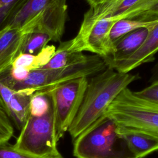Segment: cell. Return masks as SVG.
Here are the masks:
<instances>
[{"label": "cell", "instance_id": "cell-1", "mask_svg": "<svg viewBox=\"0 0 158 158\" xmlns=\"http://www.w3.org/2000/svg\"><path fill=\"white\" fill-rule=\"evenodd\" d=\"M138 78V74L120 73L108 67L92 77L88 81L80 107L68 130L72 140L102 116L118 94Z\"/></svg>", "mask_w": 158, "mask_h": 158}, {"label": "cell", "instance_id": "cell-2", "mask_svg": "<svg viewBox=\"0 0 158 158\" xmlns=\"http://www.w3.org/2000/svg\"><path fill=\"white\" fill-rule=\"evenodd\" d=\"M118 125L103 114L73 140L76 158H136L118 135Z\"/></svg>", "mask_w": 158, "mask_h": 158}, {"label": "cell", "instance_id": "cell-3", "mask_svg": "<svg viewBox=\"0 0 158 158\" xmlns=\"http://www.w3.org/2000/svg\"><path fill=\"white\" fill-rule=\"evenodd\" d=\"M118 125L139 130L158 138V104L123 89L105 110Z\"/></svg>", "mask_w": 158, "mask_h": 158}, {"label": "cell", "instance_id": "cell-4", "mask_svg": "<svg viewBox=\"0 0 158 158\" xmlns=\"http://www.w3.org/2000/svg\"><path fill=\"white\" fill-rule=\"evenodd\" d=\"M106 67L103 59L94 54L88 56L81 62L63 68L31 70L25 80L6 86L15 91H26L33 94L36 91H48L67 81L100 73Z\"/></svg>", "mask_w": 158, "mask_h": 158}, {"label": "cell", "instance_id": "cell-5", "mask_svg": "<svg viewBox=\"0 0 158 158\" xmlns=\"http://www.w3.org/2000/svg\"><path fill=\"white\" fill-rule=\"evenodd\" d=\"M40 13L41 20L35 31L48 34L52 41H60L67 18V0H25L4 25L20 27Z\"/></svg>", "mask_w": 158, "mask_h": 158}, {"label": "cell", "instance_id": "cell-6", "mask_svg": "<svg viewBox=\"0 0 158 158\" xmlns=\"http://www.w3.org/2000/svg\"><path fill=\"white\" fill-rule=\"evenodd\" d=\"M20 131L13 144L17 150L38 157H46L59 153L57 147L58 141L56 135L52 101L43 114H29Z\"/></svg>", "mask_w": 158, "mask_h": 158}, {"label": "cell", "instance_id": "cell-7", "mask_svg": "<svg viewBox=\"0 0 158 158\" xmlns=\"http://www.w3.org/2000/svg\"><path fill=\"white\" fill-rule=\"evenodd\" d=\"M88 77H80L60 84L48 91L54 112L57 140L68 131L82 102L88 83Z\"/></svg>", "mask_w": 158, "mask_h": 158}, {"label": "cell", "instance_id": "cell-8", "mask_svg": "<svg viewBox=\"0 0 158 158\" xmlns=\"http://www.w3.org/2000/svg\"><path fill=\"white\" fill-rule=\"evenodd\" d=\"M115 22L109 18L83 17L78 33L70 40V49L75 52L89 51L102 59L110 57L114 53V43L110 31Z\"/></svg>", "mask_w": 158, "mask_h": 158}, {"label": "cell", "instance_id": "cell-9", "mask_svg": "<svg viewBox=\"0 0 158 158\" xmlns=\"http://www.w3.org/2000/svg\"><path fill=\"white\" fill-rule=\"evenodd\" d=\"M41 17L40 13L20 27L3 25L0 29V75L8 70L23 52L27 37L35 31Z\"/></svg>", "mask_w": 158, "mask_h": 158}, {"label": "cell", "instance_id": "cell-10", "mask_svg": "<svg viewBox=\"0 0 158 158\" xmlns=\"http://www.w3.org/2000/svg\"><path fill=\"white\" fill-rule=\"evenodd\" d=\"M158 51V22L149 30L140 47L131 55L119 60H103L106 67L120 73H129L139 65L152 62L154 55Z\"/></svg>", "mask_w": 158, "mask_h": 158}, {"label": "cell", "instance_id": "cell-11", "mask_svg": "<svg viewBox=\"0 0 158 158\" xmlns=\"http://www.w3.org/2000/svg\"><path fill=\"white\" fill-rule=\"evenodd\" d=\"M118 135L136 158H144L158 150V138L143 131L118 125Z\"/></svg>", "mask_w": 158, "mask_h": 158}, {"label": "cell", "instance_id": "cell-12", "mask_svg": "<svg viewBox=\"0 0 158 158\" xmlns=\"http://www.w3.org/2000/svg\"><path fill=\"white\" fill-rule=\"evenodd\" d=\"M152 26L138 28L123 36L114 43L112 56L103 60H119L131 55L143 44Z\"/></svg>", "mask_w": 158, "mask_h": 158}, {"label": "cell", "instance_id": "cell-13", "mask_svg": "<svg viewBox=\"0 0 158 158\" xmlns=\"http://www.w3.org/2000/svg\"><path fill=\"white\" fill-rule=\"evenodd\" d=\"M32 95V93L26 91L15 90L11 98L7 115L19 130L24 125L30 114Z\"/></svg>", "mask_w": 158, "mask_h": 158}, {"label": "cell", "instance_id": "cell-14", "mask_svg": "<svg viewBox=\"0 0 158 158\" xmlns=\"http://www.w3.org/2000/svg\"><path fill=\"white\" fill-rule=\"evenodd\" d=\"M70 40L60 42L59 47L48 63L41 69H60L85 60L88 56L83 52H75L70 49Z\"/></svg>", "mask_w": 158, "mask_h": 158}, {"label": "cell", "instance_id": "cell-15", "mask_svg": "<svg viewBox=\"0 0 158 158\" xmlns=\"http://www.w3.org/2000/svg\"><path fill=\"white\" fill-rule=\"evenodd\" d=\"M158 22L157 20H146L138 18L121 19L116 20L111 28L110 37L114 43L125 35L136 29L149 27Z\"/></svg>", "mask_w": 158, "mask_h": 158}, {"label": "cell", "instance_id": "cell-16", "mask_svg": "<svg viewBox=\"0 0 158 158\" xmlns=\"http://www.w3.org/2000/svg\"><path fill=\"white\" fill-rule=\"evenodd\" d=\"M50 41H52V38L48 34L34 31L27 37L22 53L36 54L47 46Z\"/></svg>", "mask_w": 158, "mask_h": 158}, {"label": "cell", "instance_id": "cell-17", "mask_svg": "<svg viewBox=\"0 0 158 158\" xmlns=\"http://www.w3.org/2000/svg\"><path fill=\"white\" fill-rule=\"evenodd\" d=\"M0 158H64L59 152L56 155L38 157L17 150L8 143H0Z\"/></svg>", "mask_w": 158, "mask_h": 158}, {"label": "cell", "instance_id": "cell-18", "mask_svg": "<svg viewBox=\"0 0 158 158\" xmlns=\"http://www.w3.org/2000/svg\"><path fill=\"white\" fill-rule=\"evenodd\" d=\"M40 62L38 54H30L27 53L20 54L12 64V67L21 68L29 71L40 69Z\"/></svg>", "mask_w": 158, "mask_h": 158}, {"label": "cell", "instance_id": "cell-19", "mask_svg": "<svg viewBox=\"0 0 158 158\" xmlns=\"http://www.w3.org/2000/svg\"><path fill=\"white\" fill-rule=\"evenodd\" d=\"M14 125L0 105V143H8L14 135Z\"/></svg>", "mask_w": 158, "mask_h": 158}, {"label": "cell", "instance_id": "cell-20", "mask_svg": "<svg viewBox=\"0 0 158 158\" xmlns=\"http://www.w3.org/2000/svg\"><path fill=\"white\" fill-rule=\"evenodd\" d=\"M134 93L139 98L158 104V80L141 91H134Z\"/></svg>", "mask_w": 158, "mask_h": 158}, {"label": "cell", "instance_id": "cell-21", "mask_svg": "<svg viewBox=\"0 0 158 158\" xmlns=\"http://www.w3.org/2000/svg\"><path fill=\"white\" fill-rule=\"evenodd\" d=\"M25 0H17L16 1L0 7V25L4 23L15 11Z\"/></svg>", "mask_w": 158, "mask_h": 158}, {"label": "cell", "instance_id": "cell-22", "mask_svg": "<svg viewBox=\"0 0 158 158\" xmlns=\"http://www.w3.org/2000/svg\"><path fill=\"white\" fill-rule=\"evenodd\" d=\"M132 18H139L146 20H154L158 19V2L148 8L144 12L136 15ZM131 19V18H130Z\"/></svg>", "mask_w": 158, "mask_h": 158}, {"label": "cell", "instance_id": "cell-23", "mask_svg": "<svg viewBox=\"0 0 158 158\" xmlns=\"http://www.w3.org/2000/svg\"><path fill=\"white\" fill-rule=\"evenodd\" d=\"M116 0H86V1L89 4V7L93 6L95 5H107L109 4H110Z\"/></svg>", "mask_w": 158, "mask_h": 158}, {"label": "cell", "instance_id": "cell-24", "mask_svg": "<svg viewBox=\"0 0 158 158\" xmlns=\"http://www.w3.org/2000/svg\"><path fill=\"white\" fill-rule=\"evenodd\" d=\"M157 80H158V62L156 64L151 70V75L149 81L152 83Z\"/></svg>", "mask_w": 158, "mask_h": 158}, {"label": "cell", "instance_id": "cell-25", "mask_svg": "<svg viewBox=\"0 0 158 158\" xmlns=\"http://www.w3.org/2000/svg\"><path fill=\"white\" fill-rule=\"evenodd\" d=\"M16 1L17 0H0V7L4 6L10 4Z\"/></svg>", "mask_w": 158, "mask_h": 158}]
</instances>
